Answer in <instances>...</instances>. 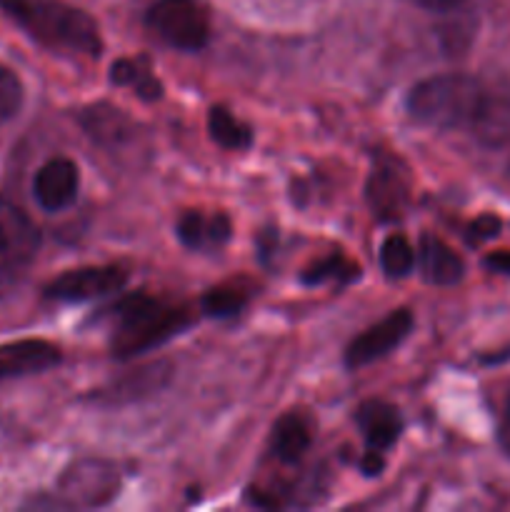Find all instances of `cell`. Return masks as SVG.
Segmentation results:
<instances>
[{
    "instance_id": "6da1fadb",
    "label": "cell",
    "mask_w": 510,
    "mask_h": 512,
    "mask_svg": "<svg viewBox=\"0 0 510 512\" xmlns=\"http://www.w3.org/2000/svg\"><path fill=\"white\" fill-rule=\"evenodd\" d=\"M105 313L113 320L110 345H113V353L118 358H130V355L158 348L173 335L183 333L195 320L188 305L153 298V295L145 293L128 295Z\"/></svg>"
},
{
    "instance_id": "7a4b0ae2",
    "label": "cell",
    "mask_w": 510,
    "mask_h": 512,
    "mask_svg": "<svg viewBox=\"0 0 510 512\" xmlns=\"http://www.w3.org/2000/svg\"><path fill=\"white\" fill-rule=\"evenodd\" d=\"M0 8L48 48L90 58L100 53L95 20L63 0H0Z\"/></svg>"
},
{
    "instance_id": "3957f363",
    "label": "cell",
    "mask_w": 510,
    "mask_h": 512,
    "mask_svg": "<svg viewBox=\"0 0 510 512\" xmlns=\"http://www.w3.org/2000/svg\"><path fill=\"white\" fill-rule=\"evenodd\" d=\"M483 80L463 73L420 80L408 95V110L418 123L433 128H470Z\"/></svg>"
},
{
    "instance_id": "277c9868",
    "label": "cell",
    "mask_w": 510,
    "mask_h": 512,
    "mask_svg": "<svg viewBox=\"0 0 510 512\" xmlns=\"http://www.w3.org/2000/svg\"><path fill=\"white\" fill-rule=\"evenodd\" d=\"M148 25L163 43L178 50H200L210 38V20L198 0H158L148 10Z\"/></svg>"
},
{
    "instance_id": "5b68a950",
    "label": "cell",
    "mask_w": 510,
    "mask_h": 512,
    "mask_svg": "<svg viewBox=\"0 0 510 512\" xmlns=\"http://www.w3.org/2000/svg\"><path fill=\"white\" fill-rule=\"evenodd\" d=\"M128 280V270L120 265H90V268L68 270L45 288V298L60 303H83L120 290Z\"/></svg>"
},
{
    "instance_id": "8992f818",
    "label": "cell",
    "mask_w": 510,
    "mask_h": 512,
    "mask_svg": "<svg viewBox=\"0 0 510 512\" xmlns=\"http://www.w3.org/2000/svg\"><path fill=\"white\" fill-rule=\"evenodd\" d=\"M470 130L485 148H503L510 143V78L483 83Z\"/></svg>"
},
{
    "instance_id": "52a82bcc",
    "label": "cell",
    "mask_w": 510,
    "mask_h": 512,
    "mask_svg": "<svg viewBox=\"0 0 510 512\" xmlns=\"http://www.w3.org/2000/svg\"><path fill=\"white\" fill-rule=\"evenodd\" d=\"M410 328H413V315H410V310H393V313L385 315L380 323L370 325L365 333H360L348 345V350H345V363H348V368H363V365L385 358L390 350H395L408 338Z\"/></svg>"
},
{
    "instance_id": "ba28073f",
    "label": "cell",
    "mask_w": 510,
    "mask_h": 512,
    "mask_svg": "<svg viewBox=\"0 0 510 512\" xmlns=\"http://www.w3.org/2000/svg\"><path fill=\"white\" fill-rule=\"evenodd\" d=\"M40 233L33 220L0 195V270H18L35 258Z\"/></svg>"
},
{
    "instance_id": "9c48e42d",
    "label": "cell",
    "mask_w": 510,
    "mask_h": 512,
    "mask_svg": "<svg viewBox=\"0 0 510 512\" xmlns=\"http://www.w3.org/2000/svg\"><path fill=\"white\" fill-rule=\"evenodd\" d=\"M63 490L75 505L85 508L105 505L115 498L118 490V470L103 460H83L65 473Z\"/></svg>"
},
{
    "instance_id": "30bf717a",
    "label": "cell",
    "mask_w": 510,
    "mask_h": 512,
    "mask_svg": "<svg viewBox=\"0 0 510 512\" xmlns=\"http://www.w3.org/2000/svg\"><path fill=\"white\" fill-rule=\"evenodd\" d=\"M80 175L73 160L68 158H53L35 173L33 180V195L38 205L50 213L68 208L78 195Z\"/></svg>"
},
{
    "instance_id": "8fae6325",
    "label": "cell",
    "mask_w": 510,
    "mask_h": 512,
    "mask_svg": "<svg viewBox=\"0 0 510 512\" xmlns=\"http://www.w3.org/2000/svg\"><path fill=\"white\" fill-rule=\"evenodd\" d=\"M408 175L395 163H380L368 183V203L380 220H395L408 205Z\"/></svg>"
},
{
    "instance_id": "7c38bea8",
    "label": "cell",
    "mask_w": 510,
    "mask_h": 512,
    "mask_svg": "<svg viewBox=\"0 0 510 512\" xmlns=\"http://www.w3.org/2000/svg\"><path fill=\"white\" fill-rule=\"evenodd\" d=\"M60 363V350L48 340H18L0 345V378L43 373Z\"/></svg>"
},
{
    "instance_id": "4fadbf2b",
    "label": "cell",
    "mask_w": 510,
    "mask_h": 512,
    "mask_svg": "<svg viewBox=\"0 0 510 512\" xmlns=\"http://www.w3.org/2000/svg\"><path fill=\"white\" fill-rule=\"evenodd\" d=\"M230 220L223 213H203V210H188L178 220V238L185 248L210 253L218 250L230 240Z\"/></svg>"
},
{
    "instance_id": "5bb4252c",
    "label": "cell",
    "mask_w": 510,
    "mask_h": 512,
    "mask_svg": "<svg viewBox=\"0 0 510 512\" xmlns=\"http://www.w3.org/2000/svg\"><path fill=\"white\" fill-rule=\"evenodd\" d=\"M358 425L363 430L368 450H378V453H385L400 438V430H403L400 413L383 400H368V403L360 405Z\"/></svg>"
},
{
    "instance_id": "9a60e30c",
    "label": "cell",
    "mask_w": 510,
    "mask_h": 512,
    "mask_svg": "<svg viewBox=\"0 0 510 512\" xmlns=\"http://www.w3.org/2000/svg\"><path fill=\"white\" fill-rule=\"evenodd\" d=\"M418 263L423 278L433 285H455L463 278V260L435 235L425 233L418 245Z\"/></svg>"
},
{
    "instance_id": "2e32d148",
    "label": "cell",
    "mask_w": 510,
    "mask_h": 512,
    "mask_svg": "<svg viewBox=\"0 0 510 512\" xmlns=\"http://www.w3.org/2000/svg\"><path fill=\"white\" fill-rule=\"evenodd\" d=\"M313 435L310 423L298 413H288L275 423L273 428V455L280 463H298L308 453Z\"/></svg>"
},
{
    "instance_id": "e0dca14e",
    "label": "cell",
    "mask_w": 510,
    "mask_h": 512,
    "mask_svg": "<svg viewBox=\"0 0 510 512\" xmlns=\"http://www.w3.org/2000/svg\"><path fill=\"white\" fill-rule=\"evenodd\" d=\"M83 125L98 143L120 145L133 138V123L123 115V110H115L110 105H93L85 110Z\"/></svg>"
},
{
    "instance_id": "ac0fdd59",
    "label": "cell",
    "mask_w": 510,
    "mask_h": 512,
    "mask_svg": "<svg viewBox=\"0 0 510 512\" xmlns=\"http://www.w3.org/2000/svg\"><path fill=\"white\" fill-rule=\"evenodd\" d=\"M208 130L210 138L225 150H245L253 143V130H250L243 120L235 118V115L230 113L228 108H223V105L210 108Z\"/></svg>"
},
{
    "instance_id": "d6986e66",
    "label": "cell",
    "mask_w": 510,
    "mask_h": 512,
    "mask_svg": "<svg viewBox=\"0 0 510 512\" xmlns=\"http://www.w3.org/2000/svg\"><path fill=\"white\" fill-rule=\"evenodd\" d=\"M113 83L125 85V88H133L140 98L145 100H155L160 98L163 88H160L158 78L153 75V70L148 68L145 60H133V58H123L113 65Z\"/></svg>"
},
{
    "instance_id": "ffe728a7",
    "label": "cell",
    "mask_w": 510,
    "mask_h": 512,
    "mask_svg": "<svg viewBox=\"0 0 510 512\" xmlns=\"http://www.w3.org/2000/svg\"><path fill=\"white\" fill-rule=\"evenodd\" d=\"M250 300V288L245 283H230L218 285V288L208 290L200 300V308L205 315H213V318H225V315H235L240 308H245V303Z\"/></svg>"
},
{
    "instance_id": "44dd1931",
    "label": "cell",
    "mask_w": 510,
    "mask_h": 512,
    "mask_svg": "<svg viewBox=\"0 0 510 512\" xmlns=\"http://www.w3.org/2000/svg\"><path fill=\"white\" fill-rule=\"evenodd\" d=\"M380 265L388 278H405L415 265V250L403 235H390L380 248Z\"/></svg>"
},
{
    "instance_id": "7402d4cb",
    "label": "cell",
    "mask_w": 510,
    "mask_h": 512,
    "mask_svg": "<svg viewBox=\"0 0 510 512\" xmlns=\"http://www.w3.org/2000/svg\"><path fill=\"white\" fill-rule=\"evenodd\" d=\"M358 278V265L345 260L343 255H330V258L318 260L303 273V280L308 285H320L335 280V283H350Z\"/></svg>"
},
{
    "instance_id": "603a6c76",
    "label": "cell",
    "mask_w": 510,
    "mask_h": 512,
    "mask_svg": "<svg viewBox=\"0 0 510 512\" xmlns=\"http://www.w3.org/2000/svg\"><path fill=\"white\" fill-rule=\"evenodd\" d=\"M23 105V85L10 68L0 65V123L13 118Z\"/></svg>"
},
{
    "instance_id": "cb8c5ba5",
    "label": "cell",
    "mask_w": 510,
    "mask_h": 512,
    "mask_svg": "<svg viewBox=\"0 0 510 512\" xmlns=\"http://www.w3.org/2000/svg\"><path fill=\"white\" fill-rule=\"evenodd\" d=\"M500 230V220L495 215H480L473 225L468 228V240L470 243H483V240L495 238Z\"/></svg>"
},
{
    "instance_id": "d4e9b609",
    "label": "cell",
    "mask_w": 510,
    "mask_h": 512,
    "mask_svg": "<svg viewBox=\"0 0 510 512\" xmlns=\"http://www.w3.org/2000/svg\"><path fill=\"white\" fill-rule=\"evenodd\" d=\"M485 268L493 270V273L510 275V253H493L485 258Z\"/></svg>"
},
{
    "instance_id": "484cf974",
    "label": "cell",
    "mask_w": 510,
    "mask_h": 512,
    "mask_svg": "<svg viewBox=\"0 0 510 512\" xmlns=\"http://www.w3.org/2000/svg\"><path fill=\"white\" fill-rule=\"evenodd\" d=\"M360 468H363L365 475H378L380 470H383V453H378V450H368L363 463H360Z\"/></svg>"
},
{
    "instance_id": "4316f807",
    "label": "cell",
    "mask_w": 510,
    "mask_h": 512,
    "mask_svg": "<svg viewBox=\"0 0 510 512\" xmlns=\"http://www.w3.org/2000/svg\"><path fill=\"white\" fill-rule=\"evenodd\" d=\"M500 448H503V453L510 458V398L508 403H505L503 423H500Z\"/></svg>"
},
{
    "instance_id": "83f0119b",
    "label": "cell",
    "mask_w": 510,
    "mask_h": 512,
    "mask_svg": "<svg viewBox=\"0 0 510 512\" xmlns=\"http://www.w3.org/2000/svg\"><path fill=\"white\" fill-rule=\"evenodd\" d=\"M420 3L430 10H453V8H458L463 0H420Z\"/></svg>"
}]
</instances>
